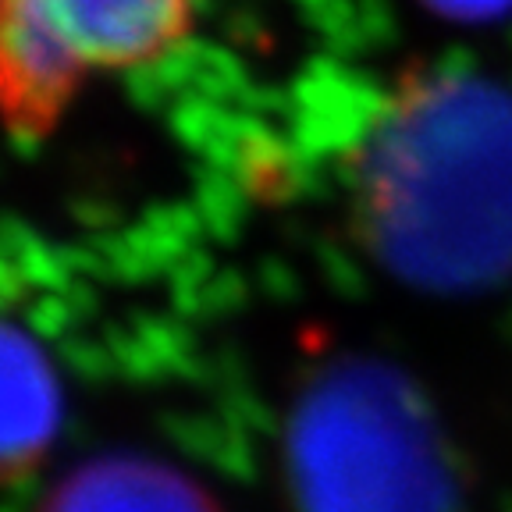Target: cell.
<instances>
[{
	"mask_svg": "<svg viewBox=\"0 0 512 512\" xmlns=\"http://www.w3.org/2000/svg\"><path fill=\"white\" fill-rule=\"evenodd\" d=\"M192 22L196 0H4L0 104L11 136H50L89 75L168 57Z\"/></svg>",
	"mask_w": 512,
	"mask_h": 512,
	"instance_id": "3957f363",
	"label": "cell"
},
{
	"mask_svg": "<svg viewBox=\"0 0 512 512\" xmlns=\"http://www.w3.org/2000/svg\"><path fill=\"white\" fill-rule=\"evenodd\" d=\"M36 512H221V505L160 459L96 456L64 473Z\"/></svg>",
	"mask_w": 512,
	"mask_h": 512,
	"instance_id": "277c9868",
	"label": "cell"
},
{
	"mask_svg": "<svg viewBox=\"0 0 512 512\" xmlns=\"http://www.w3.org/2000/svg\"><path fill=\"white\" fill-rule=\"evenodd\" d=\"M360 228L395 274L480 285L512 267V104L463 82L406 89L363 150Z\"/></svg>",
	"mask_w": 512,
	"mask_h": 512,
	"instance_id": "6da1fadb",
	"label": "cell"
},
{
	"mask_svg": "<svg viewBox=\"0 0 512 512\" xmlns=\"http://www.w3.org/2000/svg\"><path fill=\"white\" fill-rule=\"evenodd\" d=\"M306 512H445L448 480L427 420L381 370L331 374L292 424Z\"/></svg>",
	"mask_w": 512,
	"mask_h": 512,
	"instance_id": "7a4b0ae2",
	"label": "cell"
},
{
	"mask_svg": "<svg viewBox=\"0 0 512 512\" xmlns=\"http://www.w3.org/2000/svg\"><path fill=\"white\" fill-rule=\"evenodd\" d=\"M61 424L54 363L18 324L4 328V473H29L47 456Z\"/></svg>",
	"mask_w": 512,
	"mask_h": 512,
	"instance_id": "5b68a950",
	"label": "cell"
},
{
	"mask_svg": "<svg viewBox=\"0 0 512 512\" xmlns=\"http://www.w3.org/2000/svg\"><path fill=\"white\" fill-rule=\"evenodd\" d=\"M431 4L452 11V15H491V11H498L509 0H431Z\"/></svg>",
	"mask_w": 512,
	"mask_h": 512,
	"instance_id": "8992f818",
	"label": "cell"
}]
</instances>
